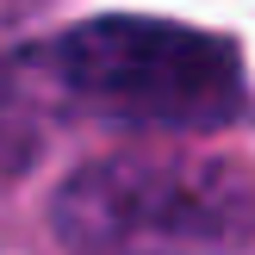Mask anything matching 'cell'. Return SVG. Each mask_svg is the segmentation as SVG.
<instances>
[{
	"label": "cell",
	"mask_w": 255,
	"mask_h": 255,
	"mask_svg": "<svg viewBox=\"0 0 255 255\" xmlns=\"http://www.w3.org/2000/svg\"><path fill=\"white\" fill-rule=\"evenodd\" d=\"M69 255H231L255 243V168L119 156L56 193Z\"/></svg>",
	"instance_id": "6da1fadb"
},
{
	"label": "cell",
	"mask_w": 255,
	"mask_h": 255,
	"mask_svg": "<svg viewBox=\"0 0 255 255\" xmlns=\"http://www.w3.org/2000/svg\"><path fill=\"white\" fill-rule=\"evenodd\" d=\"M50 62L75 100L125 125L218 131L249 106L237 50L174 19H87L50 50Z\"/></svg>",
	"instance_id": "7a4b0ae2"
}]
</instances>
